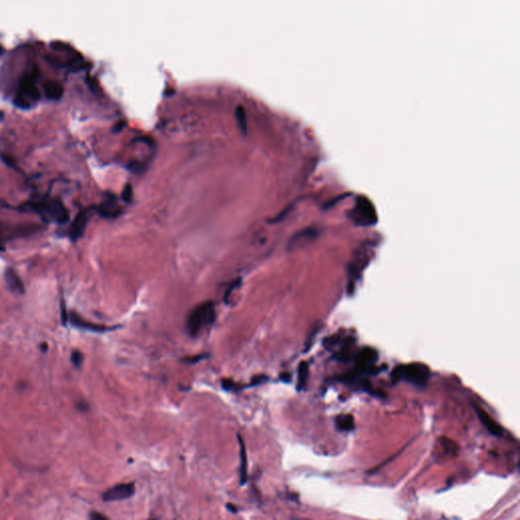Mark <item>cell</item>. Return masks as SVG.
Segmentation results:
<instances>
[{"label":"cell","instance_id":"cell-10","mask_svg":"<svg viewBox=\"0 0 520 520\" xmlns=\"http://www.w3.org/2000/svg\"><path fill=\"white\" fill-rule=\"evenodd\" d=\"M475 411H476L479 421L482 422V424L485 426V428L489 431L490 434H492L495 437L503 436V434H504L503 428L496 421H494L493 418L489 414H487L484 410L479 409V408H475Z\"/></svg>","mask_w":520,"mask_h":520},{"label":"cell","instance_id":"cell-17","mask_svg":"<svg viewBox=\"0 0 520 520\" xmlns=\"http://www.w3.org/2000/svg\"><path fill=\"white\" fill-rule=\"evenodd\" d=\"M309 377V366L306 362H301L298 367V389L302 390L306 387Z\"/></svg>","mask_w":520,"mask_h":520},{"label":"cell","instance_id":"cell-3","mask_svg":"<svg viewBox=\"0 0 520 520\" xmlns=\"http://www.w3.org/2000/svg\"><path fill=\"white\" fill-rule=\"evenodd\" d=\"M31 208L44 219L54 221L57 224L62 225L69 221V213L58 198H42L41 201L31 204Z\"/></svg>","mask_w":520,"mask_h":520},{"label":"cell","instance_id":"cell-24","mask_svg":"<svg viewBox=\"0 0 520 520\" xmlns=\"http://www.w3.org/2000/svg\"><path fill=\"white\" fill-rule=\"evenodd\" d=\"M207 356L206 355H202V356H195V357H189V358H186L185 361L187 363H196V362H199L201 360L203 359H206Z\"/></svg>","mask_w":520,"mask_h":520},{"label":"cell","instance_id":"cell-20","mask_svg":"<svg viewBox=\"0 0 520 520\" xmlns=\"http://www.w3.org/2000/svg\"><path fill=\"white\" fill-rule=\"evenodd\" d=\"M14 103L16 104L17 107L21 108V109H29L31 107V103L29 100H27L26 98L18 95L14 101Z\"/></svg>","mask_w":520,"mask_h":520},{"label":"cell","instance_id":"cell-28","mask_svg":"<svg viewBox=\"0 0 520 520\" xmlns=\"http://www.w3.org/2000/svg\"><path fill=\"white\" fill-rule=\"evenodd\" d=\"M4 53H5V48L0 45V56H2Z\"/></svg>","mask_w":520,"mask_h":520},{"label":"cell","instance_id":"cell-19","mask_svg":"<svg viewBox=\"0 0 520 520\" xmlns=\"http://www.w3.org/2000/svg\"><path fill=\"white\" fill-rule=\"evenodd\" d=\"M240 286H241V278H238L236 279V281L232 282V284L229 286V288L227 289L226 293H225V296H224V300L228 303V299L232 296V294L234 293V291L236 289H238Z\"/></svg>","mask_w":520,"mask_h":520},{"label":"cell","instance_id":"cell-21","mask_svg":"<svg viewBox=\"0 0 520 520\" xmlns=\"http://www.w3.org/2000/svg\"><path fill=\"white\" fill-rule=\"evenodd\" d=\"M222 386H223L224 389L229 390V391H236V390L240 389V385L235 383L233 380H230V379L223 380L222 381Z\"/></svg>","mask_w":520,"mask_h":520},{"label":"cell","instance_id":"cell-8","mask_svg":"<svg viewBox=\"0 0 520 520\" xmlns=\"http://www.w3.org/2000/svg\"><path fill=\"white\" fill-rule=\"evenodd\" d=\"M88 224V214L85 211L79 212L76 217L74 218L70 229H69V236L72 241H76L81 237L84 236L86 228Z\"/></svg>","mask_w":520,"mask_h":520},{"label":"cell","instance_id":"cell-25","mask_svg":"<svg viewBox=\"0 0 520 520\" xmlns=\"http://www.w3.org/2000/svg\"><path fill=\"white\" fill-rule=\"evenodd\" d=\"M267 380V377L264 376V375H259V376H256L253 378L252 380V385H258V384H261L263 383L264 381Z\"/></svg>","mask_w":520,"mask_h":520},{"label":"cell","instance_id":"cell-12","mask_svg":"<svg viewBox=\"0 0 520 520\" xmlns=\"http://www.w3.org/2000/svg\"><path fill=\"white\" fill-rule=\"evenodd\" d=\"M5 277H6V283L12 292H14L16 294L25 293V286L22 282V279L20 278L18 273L13 268H8L6 270Z\"/></svg>","mask_w":520,"mask_h":520},{"label":"cell","instance_id":"cell-27","mask_svg":"<svg viewBox=\"0 0 520 520\" xmlns=\"http://www.w3.org/2000/svg\"><path fill=\"white\" fill-rule=\"evenodd\" d=\"M290 377H291V376H290L289 374H287V373H285V374H282V375H281V378H282V380H285V381H290Z\"/></svg>","mask_w":520,"mask_h":520},{"label":"cell","instance_id":"cell-6","mask_svg":"<svg viewBox=\"0 0 520 520\" xmlns=\"http://www.w3.org/2000/svg\"><path fill=\"white\" fill-rule=\"evenodd\" d=\"M135 493V485L133 483H123L115 485L112 488H109L106 492L103 493L102 499L105 502H114V501H122L129 499Z\"/></svg>","mask_w":520,"mask_h":520},{"label":"cell","instance_id":"cell-29","mask_svg":"<svg viewBox=\"0 0 520 520\" xmlns=\"http://www.w3.org/2000/svg\"><path fill=\"white\" fill-rule=\"evenodd\" d=\"M148 520H158V519H157V518H150V519H148Z\"/></svg>","mask_w":520,"mask_h":520},{"label":"cell","instance_id":"cell-11","mask_svg":"<svg viewBox=\"0 0 520 520\" xmlns=\"http://www.w3.org/2000/svg\"><path fill=\"white\" fill-rule=\"evenodd\" d=\"M317 235V232L316 230L312 229V228H308V229H305V230H302L298 233H296L290 240H289V243H288V248L289 249H293L297 246H300L302 245L304 242H307L309 241V240H312L316 237Z\"/></svg>","mask_w":520,"mask_h":520},{"label":"cell","instance_id":"cell-7","mask_svg":"<svg viewBox=\"0 0 520 520\" xmlns=\"http://www.w3.org/2000/svg\"><path fill=\"white\" fill-rule=\"evenodd\" d=\"M38 74L39 70L37 67H35L31 73L24 76L20 86V96L26 98L27 100L32 99L34 101H38L40 99L41 94H40V91L35 86V81L38 77Z\"/></svg>","mask_w":520,"mask_h":520},{"label":"cell","instance_id":"cell-22","mask_svg":"<svg viewBox=\"0 0 520 520\" xmlns=\"http://www.w3.org/2000/svg\"><path fill=\"white\" fill-rule=\"evenodd\" d=\"M71 361L75 367H79L83 363V355L77 351L73 352L71 355Z\"/></svg>","mask_w":520,"mask_h":520},{"label":"cell","instance_id":"cell-18","mask_svg":"<svg viewBox=\"0 0 520 520\" xmlns=\"http://www.w3.org/2000/svg\"><path fill=\"white\" fill-rule=\"evenodd\" d=\"M236 118L238 124L241 128V130L245 133L247 131V117H246V111L243 107V105H238L236 108Z\"/></svg>","mask_w":520,"mask_h":520},{"label":"cell","instance_id":"cell-23","mask_svg":"<svg viewBox=\"0 0 520 520\" xmlns=\"http://www.w3.org/2000/svg\"><path fill=\"white\" fill-rule=\"evenodd\" d=\"M90 519L91 520H110L106 515H104L101 512H98V511H92L90 514Z\"/></svg>","mask_w":520,"mask_h":520},{"label":"cell","instance_id":"cell-15","mask_svg":"<svg viewBox=\"0 0 520 520\" xmlns=\"http://www.w3.org/2000/svg\"><path fill=\"white\" fill-rule=\"evenodd\" d=\"M98 213L102 217L107 218V219L115 218L119 214V207L115 204V202L113 201V199H108V201L104 202L98 208Z\"/></svg>","mask_w":520,"mask_h":520},{"label":"cell","instance_id":"cell-14","mask_svg":"<svg viewBox=\"0 0 520 520\" xmlns=\"http://www.w3.org/2000/svg\"><path fill=\"white\" fill-rule=\"evenodd\" d=\"M44 93L49 100H59L64 94L63 86L55 81L44 84Z\"/></svg>","mask_w":520,"mask_h":520},{"label":"cell","instance_id":"cell-2","mask_svg":"<svg viewBox=\"0 0 520 520\" xmlns=\"http://www.w3.org/2000/svg\"><path fill=\"white\" fill-rule=\"evenodd\" d=\"M393 382L407 381L416 386L424 387L430 379V369L421 363H412L395 367L391 374Z\"/></svg>","mask_w":520,"mask_h":520},{"label":"cell","instance_id":"cell-1","mask_svg":"<svg viewBox=\"0 0 520 520\" xmlns=\"http://www.w3.org/2000/svg\"><path fill=\"white\" fill-rule=\"evenodd\" d=\"M216 310L213 302H205L195 307L188 315L186 329L190 336H196L207 326L214 323Z\"/></svg>","mask_w":520,"mask_h":520},{"label":"cell","instance_id":"cell-16","mask_svg":"<svg viewBox=\"0 0 520 520\" xmlns=\"http://www.w3.org/2000/svg\"><path fill=\"white\" fill-rule=\"evenodd\" d=\"M335 427L341 432H351L355 429V420L352 415H339L335 418Z\"/></svg>","mask_w":520,"mask_h":520},{"label":"cell","instance_id":"cell-26","mask_svg":"<svg viewBox=\"0 0 520 520\" xmlns=\"http://www.w3.org/2000/svg\"><path fill=\"white\" fill-rule=\"evenodd\" d=\"M227 507H228V509H229L231 512H233V513H236V512H237V508H236L233 504L229 503V504L227 505Z\"/></svg>","mask_w":520,"mask_h":520},{"label":"cell","instance_id":"cell-13","mask_svg":"<svg viewBox=\"0 0 520 520\" xmlns=\"http://www.w3.org/2000/svg\"><path fill=\"white\" fill-rule=\"evenodd\" d=\"M71 323H72L74 326H76V327H79V328H86V329L93 330V331H97V332H105V331L111 330L110 327H107V326H104V325H100V324L91 323V322L87 321V320L82 319L81 317L77 316V315H75V314H72V315H71Z\"/></svg>","mask_w":520,"mask_h":520},{"label":"cell","instance_id":"cell-4","mask_svg":"<svg viewBox=\"0 0 520 520\" xmlns=\"http://www.w3.org/2000/svg\"><path fill=\"white\" fill-rule=\"evenodd\" d=\"M351 220L358 226L368 227L377 223V213L373 204L365 196H359L350 212Z\"/></svg>","mask_w":520,"mask_h":520},{"label":"cell","instance_id":"cell-5","mask_svg":"<svg viewBox=\"0 0 520 520\" xmlns=\"http://www.w3.org/2000/svg\"><path fill=\"white\" fill-rule=\"evenodd\" d=\"M378 359L377 352L372 348H364L359 352L356 364L357 370L363 374H373L375 370V364Z\"/></svg>","mask_w":520,"mask_h":520},{"label":"cell","instance_id":"cell-9","mask_svg":"<svg viewBox=\"0 0 520 520\" xmlns=\"http://www.w3.org/2000/svg\"><path fill=\"white\" fill-rule=\"evenodd\" d=\"M238 442L240 446V485L244 486L248 482V456L242 436L238 434Z\"/></svg>","mask_w":520,"mask_h":520}]
</instances>
